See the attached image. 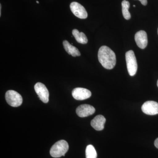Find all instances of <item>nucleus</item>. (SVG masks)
<instances>
[{"label":"nucleus","instance_id":"20e7f679","mask_svg":"<svg viewBox=\"0 0 158 158\" xmlns=\"http://www.w3.org/2000/svg\"><path fill=\"white\" fill-rule=\"evenodd\" d=\"M6 99L8 104L14 107L19 106L23 103L22 97L13 90H8L6 92Z\"/></svg>","mask_w":158,"mask_h":158},{"label":"nucleus","instance_id":"4be33fe9","mask_svg":"<svg viewBox=\"0 0 158 158\" xmlns=\"http://www.w3.org/2000/svg\"></svg>","mask_w":158,"mask_h":158},{"label":"nucleus","instance_id":"412c9836","mask_svg":"<svg viewBox=\"0 0 158 158\" xmlns=\"http://www.w3.org/2000/svg\"><path fill=\"white\" fill-rule=\"evenodd\" d=\"M134 6V7H135V5H134V6Z\"/></svg>","mask_w":158,"mask_h":158},{"label":"nucleus","instance_id":"2eb2a0df","mask_svg":"<svg viewBox=\"0 0 158 158\" xmlns=\"http://www.w3.org/2000/svg\"><path fill=\"white\" fill-rule=\"evenodd\" d=\"M86 158H97V154L96 150L92 145H88L86 149Z\"/></svg>","mask_w":158,"mask_h":158},{"label":"nucleus","instance_id":"9b49d317","mask_svg":"<svg viewBox=\"0 0 158 158\" xmlns=\"http://www.w3.org/2000/svg\"><path fill=\"white\" fill-rule=\"evenodd\" d=\"M106 118L102 115H98L94 117L90 123L91 126L96 131H102L104 128Z\"/></svg>","mask_w":158,"mask_h":158},{"label":"nucleus","instance_id":"f257e3e1","mask_svg":"<svg viewBox=\"0 0 158 158\" xmlns=\"http://www.w3.org/2000/svg\"><path fill=\"white\" fill-rule=\"evenodd\" d=\"M98 59L99 62L106 69H113L116 65V55L106 46H102L99 49Z\"/></svg>","mask_w":158,"mask_h":158},{"label":"nucleus","instance_id":"9d476101","mask_svg":"<svg viewBox=\"0 0 158 158\" xmlns=\"http://www.w3.org/2000/svg\"><path fill=\"white\" fill-rule=\"evenodd\" d=\"M135 40L138 47L141 49H144L148 44L147 33L144 31H138L135 35Z\"/></svg>","mask_w":158,"mask_h":158},{"label":"nucleus","instance_id":"f03ea898","mask_svg":"<svg viewBox=\"0 0 158 158\" xmlns=\"http://www.w3.org/2000/svg\"><path fill=\"white\" fill-rule=\"evenodd\" d=\"M69 144L65 140H60L57 141L51 148V156L54 158H59L65 156V154L69 150Z\"/></svg>","mask_w":158,"mask_h":158},{"label":"nucleus","instance_id":"f8f14e48","mask_svg":"<svg viewBox=\"0 0 158 158\" xmlns=\"http://www.w3.org/2000/svg\"><path fill=\"white\" fill-rule=\"evenodd\" d=\"M63 45L66 52L69 55H71L72 56H81V53L79 52L78 49L75 47L71 44L67 40L63 41Z\"/></svg>","mask_w":158,"mask_h":158},{"label":"nucleus","instance_id":"dca6fc26","mask_svg":"<svg viewBox=\"0 0 158 158\" xmlns=\"http://www.w3.org/2000/svg\"><path fill=\"white\" fill-rule=\"evenodd\" d=\"M141 2V4L143 6H146L147 5V0H139Z\"/></svg>","mask_w":158,"mask_h":158},{"label":"nucleus","instance_id":"1a4fd4ad","mask_svg":"<svg viewBox=\"0 0 158 158\" xmlns=\"http://www.w3.org/2000/svg\"><path fill=\"white\" fill-rule=\"evenodd\" d=\"M95 109L92 106L87 104L81 105L77 108V115L81 117H87L93 115L95 113Z\"/></svg>","mask_w":158,"mask_h":158},{"label":"nucleus","instance_id":"a211bd4d","mask_svg":"<svg viewBox=\"0 0 158 158\" xmlns=\"http://www.w3.org/2000/svg\"><path fill=\"white\" fill-rule=\"evenodd\" d=\"M1 11H2V5H0V16H1V14H2V12H1Z\"/></svg>","mask_w":158,"mask_h":158},{"label":"nucleus","instance_id":"6e6552de","mask_svg":"<svg viewBox=\"0 0 158 158\" xmlns=\"http://www.w3.org/2000/svg\"><path fill=\"white\" fill-rule=\"evenodd\" d=\"M72 94L74 98L77 100H84L89 98L91 95L90 90L82 88H75L73 90Z\"/></svg>","mask_w":158,"mask_h":158},{"label":"nucleus","instance_id":"aec40b11","mask_svg":"<svg viewBox=\"0 0 158 158\" xmlns=\"http://www.w3.org/2000/svg\"><path fill=\"white\" fill-rule=\"evenodd\" d=\"M157 86H158V81H157Z\"/></svg>","mask_w":158,"mask_h":158},{"label":"nucleus","instance_id":"423d86ee","mask_svg":"<svg viewBox=\"0 0 158 158\" xmlns=\"http://www.w3.org/2000/svg\"><path fill=\"white\" fill-rule=\"evenodd\" d=\"M34 89L40 100L47 103L49 101V92L45 85L42 83H37L34 86Z\"/></svg>","mask_w":158,"mask_h":158},{"label":"nucleus","instance_id":"4468645a","mask_svg":"<svg viewBox=\"0 0 158 158\" xmlns=\"http://www.w3.org/2000/svg\"><path fill=\"white\" fill-rule=\"evenodd\" d=\"M122 13L123 17L126 19L129 20L131 19V15L129 11V9L130 8V3L128 1H124L122 2Z\"/></svg>","mask_w":158,"mask_h":158},{"label":"nucleus","instance_id":"ddd939ff","mask_svg":"<svg viewBox=\"0 0 158 158\" xmlns=\"http://www.w3.org/2000/svg\"><path fill=\"white\" fill-rule=\"evenodd\" d=\"M72 34L77 42L79 43L86 44L88 43V38L83 32H80L77 29H74L72 31Z\"/></svg>","mask_w":158,"mask_h":158},{"label":"nucleus","instance_id":"f3484780","mask_svg":"<svg viewBox=\"0 0 158 158\" xmlns=\"http://www.w3.org/2000/svg\"><path fill=\"white\" fill-rule=\"evenodd\" d=\"M155 146L156 148H158V138H157L154 142Z\"/></svg>","mask_w":158,"mask_h":158},{"label":"nucleus","instance_id":"39448f33","mask_svg":"<svg viewBox=\"0 0 158 158\" xmlns=\"http://www.w3.org/2000/svg\"><path fill=\"white\" fill-rule=\"evenodd\" d=\"M71 11L77 17L85 19L88 17V13L84 6L77 2H73L70 5Z\"/></svg>","mask_w":158,"mask_h":158},{"label":"nucleus","instance_id":"0eeeda50","mask_svg":"<svg viewBox=\"0 0 158 158\" xmlns=\"http://www.w3.org/2000/svg\"><path fill=\"white\" fill-rule=\"evenodd\" d=\"M142 112L148 115H155L158 114V103L154 101H147L141 107Z\"/></svg>","mask_w":158,"mask_h":158},{"label":"nucleus","instance_id":"6ab92c4d","mask_svg":"<svg viewBox=\"0 0 158 158\" xmlns=\"http://www.w3.org/2000/svg\"><path fill=\"white\" fill-rule=\"evenodd\" d=\"M37 4H39V2H38V1H37Z\"/></svg>","mask_w":158,"mask_h":158},{"label":"nucleus","instance_id":"7ed1b4c3","mask_svg":"<svg viewBox=\"0 0 158 158\" xmlns=\"http://www.w3.org/2000/svg\"><path fill=\"white\" fill-rule=\"evenodd\" d=\"M125 57L128 72L131 76H134L138 70V64L134 51H128L125 54Z\"/></svg>","mask_w":158,"mask_h":158}]
</instances>
